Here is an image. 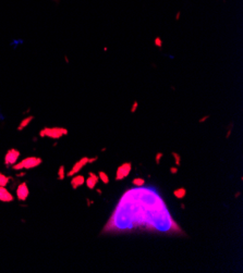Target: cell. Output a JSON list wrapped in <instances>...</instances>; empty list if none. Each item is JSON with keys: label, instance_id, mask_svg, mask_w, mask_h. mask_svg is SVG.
<instances>
[{"label": "cell", "instance_id": "7", "mask_svg": "<svg viewBox=\"0 0 243 273\" xmlns=\"http://www.w3.org/2000/svg\"><path fill=\"white\" fill-rule=\"evenodd\" d=\"M14 195L7 188V186H0V201L9 204L14 201Z\"/></svg>", "mask_w": 243, "mask_h": 273}, {"label": "cell", "instance_id": "12", "mask_svg": "<svg viewBox=\"0 0 243 273\" xmlns=\"http://www.w3.org/2000/svg\"><path fill=\"white\" fill-rule=\"evenodd\" d=\"M98 179H99V181H101V183H103V184H109V182H110V179H109V175L107 174V173L106 172H104V171H99L98 172Z\"/></svg>", "mask_w": 243, "mask_h": 273}, {"label": "cell", "instance_id": "20", "mask_svg": "<svg viewBox=\"0 0 243 273\" xmlns=\"http://www.w3.org/2000/svg\"><path fill=\"white\" fill-rule=\"evenodd\" d=\"M209 119H211V115H209V114H206V115L202 116V118L198 120V123H205L207 120H209Z\"/></svg>", "mask_w": 243, "mask_h": 273}, {"label": "cell", "instance_id": "25", "mask_svg": "<svg viewBox=\"0 0 243 273\" xmlns=\"http://www.w3.org/2000/svg\"><path fill=\"white\" fill-rule=\"evenodd\" d=\"M181 209H185V205L181 204Z\"/></svg>", "mask_w": 243, "mask_h": 273}, {"label": "cell", "instance_id": "5", "mask_svg": "<svg viewBox=\"0 0 243 273\" xmlns=\"http://www.w3.org/2000/svg\"><path fill=\"white\" fill-rule=\"evenodd\" d=\"M132 171V162L127 161L121 163L120 166L117 168L116 175H114V180L116 181H123L130 175Z\"/></svg>", "mask_w": 243, "mask_h": 273}, {"label": "cell", "instance_id": "17", "mask_svg": "<svg viewBox=\"0 0 243 273\" xmlns=\"http://www.w3.org/2000/svg\"><path fill=\"white\" fill-rule=\"evenodd\" d=\"M154 44H155V46L157 48H163V39H162V37L160 36H157V37H155V39H154Z\"/></svg>", "mask_w": 243, "mask_h": 273}, {"label": "cell", "instance_id": "14", "mask_svg": "<svg viewBox=\"0 0 243 273\" xmlns=\"http://www.w3.org/2000/svg\"><path fill=\"white\" fill-rule=\"evenodd\" d=\"M57 175H58V180L59 181H63L67 177V172H66V167L65 166H60L58 169V172H57Z\"/></svg>", "mask_w": 243, "mask_h": 273}, {"label": "cell", "instance_id": "8", "mask_svg": "<svg viewBox=\"0 0 243 273\" xmlns=\"http://www.w3.org/2000/svg\"><path fill=\"white\" fill-rule=\"evenodd\" d=\"M99 182L98 175L94 172H88V177H85V184L88 189H95Z\"/></svg>", "mask_w": 243, "mask_h": 273}, {"label": "cell", "instance_id": "24", "mask_svg": "<svg viewBox=\"0 0 243 273\" xmlns=\"http://www.w3.org/2000/svg\"><path fill=\"white\" fill-rule=\"evenodd\" d=\"M230 135H231V129H229V131L227 132V134H226V138H227V139H228V138L230 137Z\"/></svg>", "mask_w": 243, "mask_h": 273}, {"label": "cell", "instance_id": "10", "mask_svg": "<svg viewBox=\"0 0 243 273\" xmlns=\"http://www.w3.org/2000/svg\"><path fill=\"white\" fill-rule=\"evenodd\" d=\"M34 119H35L34 115H28V116H26V118H24L23 120L19 123V126L17 127V129L19 132H22L24 129H25V127H27L28 125L31 124V122H32Z\"/></svg>", "mask_w": 243, "mask_h": 273}, {"label": "cell", "instance_id": "11", "mask_svg": "<svg viewBox=\"0 0 243 273\" xmlns=\"http://www.w3.org/2000/svg\"><path fill=\"white\" fill-rule=\"evenodd\" d=\"M173 196L178 199H183L187 196V189L184 187H179L173 191Z\"/></svg>", "mask_w": 243, "mask_h": 273}, {"label": "cell", "instance_id": "26", "mask_svg": "<svg viewBox=\"0 0 243 273\" xmlns=\"http://www.w3.org/2000/svg\"><path fill=\"white\" fill-rule=\"evenodd\" d=\"M239 196H240V193H239V191H238V193L235 195V197H239Z\"/></svg>", "mask_w": 243, "mask_h": 273}, {"label": "cell", "instance_id": "27", "mask_svg": "<svg viewBox=\"0 0 243 273\" xmlns=\"http://www.w3.org/2000/svg\"><path fill=\"white\" fill-rule=\"evenodd\" d=\"M97 191H98L99 195H101V189H99V188H98V189H97Z\"/></svg>", "mask_w": 243, "mask_h": 273}, {"label": "cell", "instance_id": "15", "mask_svg": "<svg viewBox=\"0 0 243 273\" xmlns=\"http://www.w3.org/2000/svg\"><path fill=\"white\" fill-rule=\"evenodd\" d=\"M132 184L136 187H142V186H144V184H145V180L141 177H136L132 180Z\"/></svg>", "mask_w": 243, "mask_h": 273}, {"label": "cell", "instance_id": "16", "mask_svg": "<svg viewBox=\"0 0 243 273\" xmlns=\"http://www.w3.org/2000/svg\"><path fill=\"white\" fill-rule=\"evenodd\" d=\"M171 156L173 157V160H174V163H176V167H180L181 166V156L179 155L178 153H176V151H172Z\"/></svg>", "mask_w": 243, "mask_h": 273}, {"label": "cell", "instance_id": "1", "mask_svg": "<svg viewBox=\"0 0 243 273\" xmlns=\"http://www.w3.org/2000/svg\"><path fill=\"white\" fill-rule=\"evenodd\" d=\"M43 163V159L41 157H36V156H30V157H25L21 160L17 161L15 164L11 167L13 171H28L32 169H36Z\"/></svg>", "mask_w": 243, "mask_h": 273}, {"label": "cell", "instance_id": "13", "mask_svg": "<svg viewBox=\"0 0 243 273\" xmlns=\"http://www.w3.org/2000/svg\"><path fill=\"white\" fill-rule=\"evenodd\" d=\"M10 181L11 177H8V175H6L0 171V186H7L10 183Z\"/></svg>", "mask_w": 243, "mask_h": 273}, {"label": "cell", "instance_id": "3", "mask_svg": "<svg viewBox=\"0 0 243 273\" xmlns=\"http://www.w3.org/2000/svg\"><path fill=\"white\" fill-rule=\"evenodd\" d=\"M97 160H98V156H95V157H93V158L82 157L80 160H78V161H76L75 163H74L73 166H72L71 170H70L69 172L67 173V177H72L73 175H75V174H78V173H80L81 171L84 169V167H86L87 164L94 163V162H96Z\"/></svg>", "mask_w": 243, "mask_h": 273}, {"label": "cell", "instance_id": "22", "mask_svg": "<svg viewBox=\"0 0 243 273\" xmlns=\"http://www.w3.org/2000/svg\"><path fill=\"white\" fill-rule=\"evenodd\" d=\"M181 17V11H178V12L176 13V16H174V19H176V21H179Z\"/></svg>", "mask_w": 243, "mask_h": 273}, {"label": "cell", "instance_id": "4", "mask_svg": "<svg viewBox=\"0 0 243 273\" xmlns=\"http://www.w3.org/2000/svg\"><path fill=\"white\" fill-rule=\"evenodd\" d=\"M21 157V151L17 148H10L7 150L6 155L3 157V164L6 168H11L13 164H15L19 161Z\"/></svg>", "mask_w": 243, "mask_h": 273}, {"label": "cell", "instance_id": "19", "mask_svg": "<svg viewBox=\"0 0 243 273\" xmlns=\"http://www.w3.org/2000/svg\"><path fill=\"white\" fill-rule=\"evenodd\" d=\"M138 108H139V102L136 100L133 101V103H132V106H131V109H130V112H131V113H135Z\"/></svg>", "mask_w": 243, "mask_h": 273}, {"label": "cell", "instance_id": "23", "mask_svg": "<svg viewBox=\"0 0 243 273\" xmlns=\"http://www.w3.org/2000/svg\"><path fill=\"white\" fill-rule=\"evenodd\" d=\"M24 175H25V171H19V173H17V177H24Z\"/></svg>", "mask_w": 243, "mask_h": 273}, {"label": "cell", "instance_id": "18", "mask_svg": "<svg viewBox=\"0 0 243 273\" xmlns=\"http://www.w3.org/2000/svg\"><path fill=\"white\" fill-rule=\"evenodd\" d=\"M163 157V153H162V151H158V153L155 155V163L157 164V166H159L160 164V161H162Z\"/></svg>", "mask_w": 243, "mask_h": 273}, {"label": "cell", "instance_id": "21", "mask_svg": "<svg viewBox=\"0 0 243 273\" xmlns=\"http://www.w3.org/2000/svg\"><path fill=\"white\" fill-rule=\"evenodd\" d=\"M169 171L172 175H176L177 173H178V167H171V168L169 169Z\"/></svg>", "mask_w": 243, "mask_h": 273}, {"label": "cell", "instance_id": "6", "mask_svg": "<svg viewBox=\"0 0 243 273\" xmlns=\"http://www.w3.org/2000/svg\"><path fill=\"white\" fill-rule=\"evenodd\" d=\"M15 198L19 201H26L27 198L30 197V188H28V184L26 182L19 183L15 188Z\"/></svg>", "mask_w": 243, "mask_h": 273}, {"label": "cell", "instance_id": "9", "mask_svg": "<svg viewBox=\"0 0 243 273\" xmlns=\"http://www.w3.org/2000/svg\"><path fill=\"white\" fill-rule=\"evenodd\" d=\"M85 184V177L82 175L81 173H78V174L73 175L71 177V182H70V185L73 189H78L79 187L83 186Z\"/></svg>", "mask_w": 243, "mask_h": 273}, {"label": "cell", "instance_id": "2", "mask_svg": "<svg viewBox=\"0 0 243 273\" xmlns=\"http://www.w3.org/2000/svg\"><path fill=\"white\" fill-rule=\"evenodd\" d=\"M69 134L66 127L61 126H54V127H44L39 131V137L41 138H50V139H60Z\"/></svg>", "mask_w": 243, "mask_h": 273}]
</instances>
